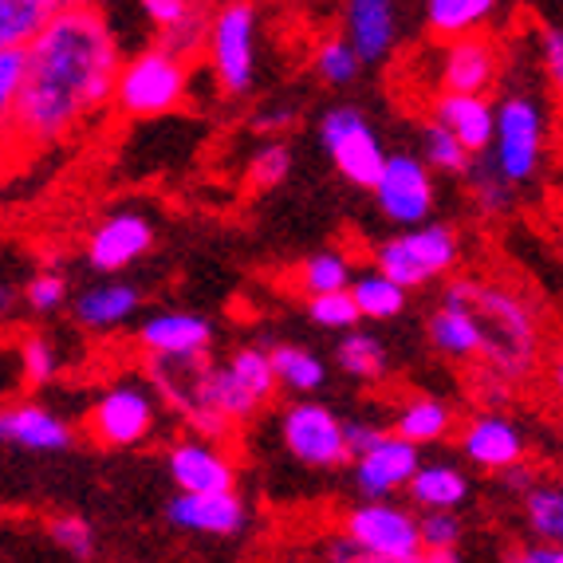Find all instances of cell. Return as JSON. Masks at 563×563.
Masks as SVG:
<instances>
[{"label": "cell", "mask_w": 563, "mask_h": 563, "mask_svg": "<svg viewBox=\"0 0 563 563\" xmlns=\"http://www.w3.org/2000/svg\"><path fill=\"white\" fill-rule=\"evenodd\" d=\"M20 52L24 67L4 139L20 158H29L67 142L111 103L122 59L99 9H56Z\"/></svg>", "instance_id": "cell-1"}, {"label": "cell", "mask_w": 563, "mask_h": 563, "mask_svg": "<svg viewBox=\"0 0 563 563\" xmlns=\"http://www.w3.org/2000/svg\"><path fill=\"white\" fill-rule=\"evenodd\" d=\"M473 311H477L481 328H485L481 363H485L500 383L525 378L536 366V358H540V323H536L532 308L520 300L517 291L477 280Z\"/></svg>", "instance_id": "cell-2"}, {"label": "cell", "mask_w": 563, "mask_h": 563, "mask_svg": "<svg viewBox=\"0 0 563 563\" xmlns=\"http://www.w3.org/2000/svg\"><path fill=\"white\" fill-rule=\"evenodd\" d=\"M189 91V59L174 56L166 47H146L114 71L111 103L126 119H158L178 111Z\"/></svg>", "instance_id": "cell-3"}, {"label": "cell", "mask_w": 563, "mask_h": 563, "mask_svg": "<svg viewBox=\"0 0 563 563\" xmlns=\"http://www.w3.org/2000/svg\"><path fill=\"white\" fill-rule=\"evenodd\" d=\"M548 119L532 95H508L493 107V166L508 186H528L544 166Z\"/></svg>", "instance_id": "cell-4"}, {"label": "cell", "mask_w": 563, "mask_h": 563, "mask_svg": "<svg viewBox=\"0 0 563 563\" xmlns=\"http://www.w3.org/2000/svg\"><path fill=\"white\" fill-rule=\"evenodd\" d=\"M461 261V241L450 225H410L406 233L378 244L375 268L398 284V288H422V284L450 276Z\"/></svg>", "instance_id": "cell-5"}, {"label": "cell", "mask_w": 563, "mask_h": 563, "mask_svg": "<svg viewBox=\"0 0 563 563\" xmlns=\"http://www.w3.org/2000/svg\"><path fill=\"white\" fill-rule=\"evenodd\" d=\"M343 536L358 548L363 560L375 563H418L422 540H418V517L390 505V497L366 500L343 517Z\"/></svg>", "instance_id": "cell-6"}, {"label": "cell", "mask_w": 563, "mask_h": 563, "mask_svg": "<svg viewBox=\"0 0 563 563\" xmlns=\"http://www.w3.org/2000/svg\"><path fill=\"white\" fill-rule=\"evenodd\" d=\"M209 64L225 95H249L256 79V9L233 0L209 16Z\"/></svg>", "instance_id": "cell-7"}, {"label": "cell", "mask_w": 563, "mask_h": 563, "mask_svg": "<svg viewBox=\"0 0 563 563\" xmlns=\"http://www.w3.org/2000/svg\"><path fill=\"white\" fill-rule=\"evenodd\" d=\"M320 142H323V151L331 154V162H335V169L351 186H358V189L375 186L386 151L378 146L375 126L366 122V114L358 111V107H331L320 122Z\"/></svg>", "instance_id": "cell-8"}, {"label": "cell", "mask_w": 563, "mask_h": 563, "mask_svg": "<svg viewBox=\"0 0 563 563\" xmlns=\"http://www.w3.org/2000/svg\"><path fill=\"white\" fill-rule=\"evenodd\" d=\"M158 422V410H154V398L142 390V386H111L95 398V406L87 410V433H91L95 445L103 450H131L142 445L154 433Z\"/></svg>", "instance_id": "cell-9"}, {"label": "cell", "mask_w": 563, "mask_h": 563, "mask_svg": "<svg viewBox=\"0 0 563 563\" xmlns=\"http://www.w3.org/2000/svg\"><path fill=\"white\" fill-rule=\"evenodd\" d=\"M378 201V213L390 225H422L433 213V174L426 162H418L413 154H386L383 169H378L375 186H371Z\"/></svg>", "instance_id": "cell-10"}, {"label": "cell", "mask_w": 563, "mask_h": 563, "mask_svg": "<svg viewBox=\"0 0 563 563\" xmlns=\"http://www.w3.org/2000/svg\"><path fill=\"white\" fill-rule=\"evenodd\" d=\"M284 450L296 461L311 465V470H335L347 457V442H343V422L335 410L323 402H296L284 410L280 418Z\"/></svg>", "instance_id": "cell-11"}, {"label": "cell", "mask_w": 563, "mask_h": 563, "mask_svg": "<svg viewBox=\"0 0 563 563\" xmlns=\"http://www.w3.org/2000/svg\"><path fill=\"white\" fill-rule=\"evenodd\" d=\"M166 520L178 532L189 536H217L233 540L249 525V508L236 497V488H217V493H178L166 505Z\"/></svg>", "instance_id": "cell-12"}, {"label": "cell", "mask_w": 563, "mask_h": 563, "mask_svg": "<svg viewBox=\"0 0 563 563\" xmlns=\"http://www.w3.org/2000/svg\"><path fill=\"white\" fill-rule=\"evenodd\" d=\"M154 249V225L142 213H114L87 241V261L95 273H122Z\"/></svg>", "instance_id": "cell-13"}, {"label": "cell", "mask_w": 563, "mask_h": 563, "mask_svg": "<svg viewBox=\"0 0 563 563\" xmlns=\"http://www.w3.org/2000/svg\"><path fill=\"white\" fill-rule=\"evenodd\" d=\"M351 461H355V488L366 500L395 497L398 488H406L410 473L418 470V445L398 438V433H386L383 442Z\"/></svg>", "instance_id": "cell-14"}, {"label": "cell", "mask_w": 563, "mask_h": 563, "mask_svg": "<svg viewBox=\"0 0 563 563\" xmlns=\"http://www.w3.org/2000/svg\"><path fill=\"white\" fill-rule=\"evenodd\" d=\"M0 445H16L29 453H64L71 450V426L40 402L0 406Z\"/></svg>", "instance_id": "cell-15"}, {"label": "cell", "mask_w": 563, "mask_h": 563, "mask_svg": "<svg viewBox=\"0 0 563 563\" xmlns=\"http://www.w3.org/2000/svg\"><path fill=\"white\" fill-rule=\"evenodd\" d=\"M500 71V52L488 36H453L442 56V91H470V95H488V87L497 84Z\"/></svg>", "instance_id": "cell-16"}, {"label": "cell", "mask_w": 563, "mask_h": 563, "mask_svg": "<svg viewBox=\"0 0 563 563\" xmlns=\"http://www.w3.org/2000/svg\"><path fill=\"white\" fill-rule=\"evenodd\" d=\"M169 477L178 493H217V488H236V465L217 450L209 438H186L169 450L166 457Z\"/></svg>", "instance_id": "cell-17"}, {"label": "cell", "mask_w": 563, "mask_h": 563, "mask_svg": "<svg viewBox=\"0 0 563 563\" xmlns=\"http://www.w3.org/2000/svg\"><path fill=\"white\" fill-rule=\"evenodd\" d=\"M139 343L146 355H166V358H189V355H209L213 343V323L198 311H158L142 323Z\"/></svg>", "instance_id": "cell-18"}, {"label": "cell", "mask_w": 563, "mask_h": 563, "mask_svg": "<svg viewBox=\"0 0 563 563\" xmlns=\"http://www.w3.org/2000/svg\"><path fill=\"white\" fill-rule=\"evenodd\" d=\"M461 453L477 465V470H505L512 461L528 457V442L517 422H508L500 413H477L465 430H461Z\"/></svg>", "instance_id": "cell-19"}, {"label": "cell", "mask_w": 563, "mask_h": 563, "mask_svg": "<svg viewBox=\"0 0 563 563\" xmlns=\"http://www.w3.org/2000/svg\"><path fill=\"white\" fill-rule=\"evenodd\" d=\"M347 44L363 64H378L395 52L398 40V4L395 0H347Z\"/></svg>", "instance_id": "cell-20"}, {"label": "cell", "mask_w": 563, "mask_h": 563, "mask_svg": "<svg viewBox=\"0 0 563 563\" xmlns=\"http://www.w3.org/2000/svg\"><path fill=\"white\" fill-rule=\"evenodd\" d=\"M433 119L442 122L445 131L457 134V142L470 154H485L493 142V103L488 95H470V91H438L433 99Z\"/></svg>", "instance_id": "cell-21"}, {"label": "cell", "mask_w": 563, "mask_h": 563, "mask_svg": "<svg viewBox=\"0 0 563 563\" xmlns=\"http://www.w3.org/2000/svg\"><path fill=\"white\" fill-rule=\"evenodd\" d=\"M430 339L442 355L461 358V363H473L485 351V328L477 311L461 303H438V311L430 316Z\"/></svg>", "instance_id": "cell-22"}, {"label": "cell", "mask_w": 563, "mask_h": 563, "mask_svg": "<svg viewBox=\"0 0 563 563\" xmlns=\"http://www.w3.org/2000/svg\"><path fill=\"white\" fill-rule=\"evenodd\" d=\"M406 493L418 508H461L470 497V477L450 461H433V465L418 461V470L406 481Z\"/></svg>", "instance_id": "cell-23"}, {"label": "cell", "mask_w": 563, "mask_h": 563, "mask_svg": "<svg viewBox=\"0 0 563 563\" xmlns=\"http://www.w3.org/2000/svg\"><path fill=\"white\" fill-rule=\"evenodd\" d=\"M142 296L134 284H103V288H87L76 300V320L87 331H111L122 328L139 311Z\"/></svg>", "instance_id": "cell-24"}, {"label": "cell", "mask_w": 563, "mask_h": 563, "mask_svg": "<svg viewBox=\"0 0 563 563\" xmlns=\"http://www.w3.org/2000/svg\"><path fill=\"white\" fill-rule=\"evenodd\" d=\"M493 12H497V0H426V24L445 40L481 32Z\"/></svg>", "instance_id": "cell-25"}, {"label": "cell", "mask_w": 563, "mask_h": 563, "mask_svg": "<svg viewBox=\"0 0 563 563\" xmlns=\"http://www.w3.org/2000/svg\"><path fill=\"white\" fill-rule=\"evenodd\" d=\"M450 430H453V413H450V406L438 402V398H410V402L398 410V422H395L398 438H406V442H413V445L442 442Z\"/></svg>", "instance_id": "cell-26"}, {"label": "cell", "mask_w": 563, "mask_h": 563, "mask_svg": "<svg viewBox=\"0 0 563 563\" xmlns=\"http://www.w3.org/2000/svg\"><path fill=\"white\" fill-rule=\"evenodd\" d=\"M268 363H273V375L276 386L284 390H296V395H311V390H320L328 371L308 347H291V343H280V347L268 351Z\"/></svg>", "instance_id": "cell-27"}, {"label": "cell", "mask_w": 563, "mask_h": 563, "mask_svg": "<svg viewBox=\"0 0 563 563\" xmlns=\"http://www.w3.org/2000/svg\"><path fill=\"white\" fill-rule=\"evenodd\" d=\"M347 291L363 320H395L398 311L406 308V288H398V284L378 273V268L375 273L355 276V284H347Z\"/></svg>", "instance_id": "cell-28"}, {"label": "cell", "mask_w": 563, "mask_h": 563, "mask_svg": "<svg viewBox=\"0 0 563 563\" xmlns=\"http://www.w3.org/2000/svg\"><path fill=\"white\" fill-rule=\"evenodd\" d=\"M418 540H422L426 563H453L461 544V520L453 508H426L418 517Z\"/></svg>", "instance_id": "cell-29"}, {"label": "cell", "mask_w": 563, "mask_h": 563, "mask_svg": "<svg viewBox=\"0 0 563 563\" xmlns=\"http://www.w3.org/2000/svg\"><path fill=\"white\" fill-rule=\"evenodd\" d=\"M52 12V0H0V47H24Z\"/></svg>", "instance_id": "cell-30"}, {"label": "cell", "mask_w": 563, "mask_h": 563, "mask_svg": "<svg viewBox=\"0 0 563 563\" xmlns=\"http://www.w3.org/2000/svg\"><path fill=\"white\" fill-rule=\"evenodd\" d=\"M520 500H525L528 532H532L536 540H544V544H560L563 540V493L560 488L536 481Z\"/></svg>", "instance_id": "cell-31"}, {"label": "cell", "mask_w": 563, "mask_h": 563, "mask_svg": "<svg viewBox=\"0 0 563 563\" xmlns=\"http://www.w3.org/2000/svg\"><path fill=\"white\" fill-rule=\"evenodd\" d=\"M335 358L351 378H363V383H375V378H383V371H386L383 343L358 328L343 331V339H339V347H335Z\"/></svg>", "instance_id": "cell-32"}, {"label": "cell", "mask_w": 563, "mask_h": 563, "mask_svg": "<svg viewBox=\"0 0 563 563\" xmlns=\"http://www.w3.org/2000/svg\"><path fill=\"white\" fill-rule=\"evenodd\" d=\"M158 36H162V47H166V52H174V56H181V59L198 56L201 47H206V36H209V12H206V4L189 0V9L181 12L174 24H166Z\"/></svg>", "instance_id": "cell-33"}, {"label": "cell", "mask_w": 563, "mask_h": 563, "mask_svg": "<svg viewBox=\"0 0 563 563\" xmlns=\"http://www.w3.org/2000/svg\"><path fill=\"white\" fill-rule=\"evenodd\" d=\"M347 284H351V264H347V256L335 253V249H323V253L308 256L300 268V288L308 291V296L347 288Z\"/></svg>", "instance_id": "cell-34"}, {"label": "cell", "mask_w": 563, "mask_h": 563, "mask_svg": "<svg viewBox=\"0 0 563 563\" xmlns=\"http://www.w3.org/2000/svg\"><path fill=\"white\" fill-rule=\"evenodd\" d=\"M473 158H477V154L465 151V146L457 142V134L445 131L442 122L438 119L426 122V158H422L426 166L442 169V174H465Z\"/></svg>", "instance_id": "cell-35"}, {"label": "cell", "mask_w": 563, "mask_h": 563, "mask_svg": "<svg viewBox=\"0 0 563 563\" xmlns=\"http://www.w3.org/2000/svg\"><path fill=\"white\" fill-rule=\"evenodd\" d=\"M358 71H363V59L355 56V47H351L347 40H323V44L316 47V76L328 87L355 84Z\"/></svg>", "instance_id": "cell-36"}, {"label": "cell", "mask_w": 563, "mask_h": 563, "mask_svg": "<svg viewBox=\"0 0 563 563\" xmlns=\"http://www.w3.org/2000/svg\"><path fill=\"white\" fill-rule=\"evenodd\" d=\"M229 371L244 383V390L256 398V402H268L276 395V375L273 363H268V351L261 347H241L233 358H229Z\"/></svg>", "instance_id": "cell-37"}, {"label": "cell", "mask_w": 563, "mask_h": 563, "mask_svg": "<svg viewBox=\"0 0 563 563\" xmlns=\"http://www.w3.org/2000/svg\"><path fill=\"white\" fill-rule=\"evenodd\" d=\"M470 181H473V198H477V209L488 217H500L512 209V186H508L505 178L497 174V166L493 162H470Z\"/></svg>", "instance_id": "cell-38"}, {"label": "cell", "mask_w": 563, "mask_h": 563, "mask_svg": "<svg viewBox=\"0 0 563 563\" xmlns=\"http://www.w3.org/2000/svg\"><path fill=\"white\" fill-rule=\"evenodd\" d=\"M308 316L311 323H320L328 331H347V328H358V308L351 300L347 288H335V291H320V296H308Z\"/></svg>", "instance_id": "cell-39"}, {"label": "cell", "mask_w": 563, "mask_h": 563, "mask_svg": "<svg viewBox=\"0 0 563 563\" xmlns=\"http://www.w3.org/2000/svg\"><path fill=\"white\" fill-rule=\"evenodd\" d=\"M20 351V371H24V383L29 386H47L56 378L59 363H56V347H52V339H44L40 331L24 335L16 343Z\"/></svg>", "instance_id": "cell-40"}, {"label": "cell", "mask_w": 563, "mask_h": 563, "mask_svg": "<svg viewBox=\"0 0 563 563\" xmlns=\"http://www.w3.org/2000/svg\"><path fill=\"white\" fill-rule=\"evenodd\" d=\"M291 174V151L284 142H268L249 162V186L253 189H276Z\"/></svg>", "instance_id": "cell-41"}, {"label": "cell", "mask_w": 563, "mask_h": 563, "mask_svg": "<svg viewBox=\"0 0 563 563\" xmlns=\"http://www.w3.org/2000/svg\"><path fill=\"white\" fill-rule=\"evenodd\" d=\"M47 536H52V544H56L59 552L76 555V560L95 555V532L84 517H56L47 525Z\"/></svg>", "instance_id": "cell-42"}, {"label": "cell", "mask_w": 563, "mask_h": 563, "mask_svg": "<svg viewBox=\"0 0 563 563\" xmlns=\"http://www.w3.org/2000/svg\"><path fill=\"white\" fill-rule=\"evenodd\" d=\"M24 300H29V308L40 311V316H47V311H59V308H64V300H67L64 273H52V268L36 273L29 284H24Z\"/></svg>", "instance_id": "cell-43"}, {"label": "cell", "mask_w": 563, "mask_h": 563, "mask_svg": "<svg viewBox=\"0 0 563 563\" xmlns=\"http://www.w3.org/2000/svg\"><path fill=\"white\" fill-rule=\"evenodd\" d=\"M20 67H24V52L20 47H0V134L9 131L12 99L20 87Z\"/></svg>", "instance_id": "cell-44"}, {"label": "cell", "mask_w": 563, "mask_h": 563, "mask_svg": "<svg viewBox=\"0 0 563 563\" xmlns=\"http://www.w3.org/2000/svg\"><path fill=\"white\" fill-rule=\"evenodd\" d=\"M390 430H383V426L375 422H351L343 426V442H347V457H358V453H366L371 445H378Z\"/></svg>", "instance_id": "cell-45"}, {"label": "cell", "mask_w": 563, "mask_h": 563, "mask_svg": "<svg viewBox=\"0 0 563 563\" xmlns=\"http://www.w3.org/2000/svg\"><path fill=\"white\" fill-rule=\"evenodd\" d=\"M139 9H142V16L162 32L166 24H174V20L189 9V0H139Z\"/></svg>", "instance_id": "cell-46"}, {"label": "cell", "mask_w": 563, "mask_h": 563, "mask_svg": "<svg viewBox=\"0 0 563 563\" xmlns=\"http://www.w3.org/2000/svg\"><path fill=\"white\" fill-rule=\"evenodd\" d=\"M540 47H544V67H548V79L560 84L563 79V32L560 29H548L540 36Z\"/></svg>", "instance_id": "cell-47"}, {"label": "cell", "mask_w": 563, "mask_h": 563, "mask_svg": "<svg viewBox=\"0 0 563 563\" xmlns=\"http://www.w3.org/2000/svg\"><path fill=\"white\" fill-rule=\"evenodd\" d=\"M497 473H500V485H505L508 493H520V497L536 485L532 465H525V461H512V465H505V470H497Z\"/></svg>", "instance_id": "cell-48"}, {"label": "cell", "mask_w": 563, "mask_h": 563, "mask_svg": "<svg viewBox=\"0 0 563 563\" xmlns=\"http://www.w3.org/2000/svg\"><path fill=\"white\" fill-rule=\"evenodd\" d=\"M517 560H528V563H560L563 560V552H560V544H532V548H525V552H517Z\"/></svg>", "instance_id": "cell-49"}, {"label": "cell", "mask_w": 563, "mask_h": 563, "mask_svg": "<svg viewBox=\"0 0 563 563\" xmlns=\"http://www.w3.org/2000/svg\"><path fill=\"white\" fill-rule=\"evenodd\" d=\"M291 119H296V114H291V111H268V114H256V131L276 134V131H284V126H291Z\"/></svg>", "instance_id": "cell-50"}, {"label": "cell", "mask_w": 563, "mask_h": 563, "mask_svg": "<svg viewBox=\"0 0 563 563\" xmlns=\"http://www.w3.org/2000/svg\"><path fill=\"white\" fill-rule=\"evenodd\" d=\"M328 555H331V560H363V555H358V548L355 544H351V540H347V536H335V540H328Z\"/></svg>", "instance_id": "cell-51"}, {"label": "cell", "mask_w": 563, "mask_h": 563, "mask_svg": "<svg viewBox=\"0 0 563 563\" xmlns=\"http://www.w3.org/2000/svg\"><path fill=\"white\" fill-rule=\"evenodd\" d=\"M12 158H20V154L12 151V146H9V139H4V134H0V181L9 178V166H12Z\"/></svg>", "instance_id": "cell-52"}, {"label": "cell", "mask_w": 563, "mask_h": 563, "mask_svg": "<svg viewBox=\"0 0 563 563\" xmlns=\"http://www.w3.org/2000/svg\"><path fill=\"white\" fill-rule=\"evenodd\" d=\"M56 9H99L103 0H52Z\"/></svg>", "instance_id": "cell-53"}, {"label": "cell", "mask_w": 563, "mask_h": 563, "mask_svg": "<svg viewBox=\"0 0 563 563\" xmlns=\"http://www.w3.org/2000/svg\"><path fill=\"white\" fill-rule=\"evenodd\" d=\"M9 308H12V291H9V288H0V316H4Z\"/></svg>", "instance_id": "cell-54"}]
</instances>
